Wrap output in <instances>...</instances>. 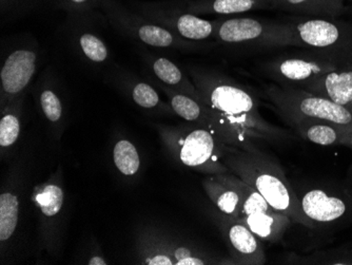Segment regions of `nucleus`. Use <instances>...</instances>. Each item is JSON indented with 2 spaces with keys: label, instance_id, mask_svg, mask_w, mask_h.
Listing matches in <instances>:
<instances>
[{
  "label": "nucleus",
  "instance_id": "f257e3e1",
  "mask_svg": "<svg viewBox=\"0 0 352 265\" xmlns=\"http://www.w3.org/2000/svg\"><path fill=\"white\" fill-rule=\"evenodd\" d=\"M197 92L201 102L212 110L219 126H228L237 136L264 142L286 140L288 134L265 120L258 102L243 86L219 80V77L195 73Z\"/></svg>",
  "mask_w": 352,
  "mask_h": 265
},
{
  "label": "nucleus",
  "instance_id": "f03ea898",
  "mask_svg": "<svg viewBox=\"0 0 352 265\" xmlns=\"http://www.w3.org/2000/svg\"><path fill=\"white\" fill-rule=\"evenodd\" d=\"M243 181L258 191L271 206L307 229H314L302 213L300 200L287 181L285 173L262 152H248L239 166Z\"/></svg>",
  "mask_w": 352,
  "mask_h": 265
},
{
  "label": "nucleus",
  "instance_id": "7ed1b4c3",
  "mask_svg": "<svg viewBox=\"0 0 352 265\" xmlns=\"http://www.w3.org/2000/svg\"><path fill=\"white\" fill-rule=\"evenodd\" d=\"M294 47L352 59V21L318 17L282 19Z\"/></svg>",
  "mask_w": 352,
  "mask_h": 265
},
{
  "label": "nucleus",
  "instance_id": "20e7f679",
  "mask_svg": "<svg viewBox=\"0 0 352 265\" xmlns=\"http://www.w3.org/2000/svg\"><path fill=\"white\" fill-rule=\"evenodd\" d=\"M266 96L290 125L311 120L352 126V112L346 107L304 89L271 85Z\"/></svg>",
  "mask_w": 352,
  "mask_h": 265
},
{
  "label": "nucleus",
  "instance_id": "39448f33",
  "mask_svg": "<svg viewBox=\"0 0 352 265\" xmlns=\"http://www.w3.org/2000/svg\"><path fill=\"white\" fill-rule=\"evenodd\" d=\"M352 59L341 55L302 49L300 52L280 54L267 59L262 70L278 86L304 88L316 77L351 64Z\"/></svg>",
  "mask_w": 352,
  "mask_h": 265
},
{
  "label": "nucleus",
  "instance_id": "423d86ee",
  "mask_svg": "<svg viewBox=\"0 0 352 265\" xmlns=\"http://www.w3.org/2000/svg\"><path fill=\"white\" fill-rule=\"evenodd\" d=\"M213 36L225 45H243L250 48L292 45L289 33L282 19L272 21L248 17L217 19Z\"/></svg>",
  "mask_w": 352,
  "mask_h": 265
},
{
  "label": "nucleus",
  "instance_id": "0eeeda50",
  "mask_svg": "<svg viewBox=\"0 0 352 265\" xmlns=\"http://www.w3.org/2000/svg\"><path fill=\"white\" fill-rule=\"evenodd\" d=\"M130 6L142 17L167 28L188 41H199L209 39L213 36L217 27V19L209 21L189 13L182 5L181 0L132 1Z\"/></svg>",
  "mask_w": 352,
  "mask_h": 265
},
{
  "label": "nucleus",
  "instance_id": "6e6552de",
  "mask_svg": "<svg viewBox=\"0 0 352 265\" xmlns=\"http://www.w3.org/2000/svg\"><path fill=\"white\" fill-rule=\"evenodd\" d=\"M100 8L116 27L129 31L146 45L156 48H185L191 47L193 43L192 41L179 36L167 28L149 21L138 12L131 11V9L124 7L118 0H102Z\"/></svg>",
  "mask_w": 352,
  "mask_h": 265
},
{
  "label": "nucleus",
  "instance_id": "1a4fd4ad",
  "mask_svg": "<svg viewBox=\"0 0 352 265\" xmlns=\"http://www.w3.org/2000/svg\"><path fill=\"white\" fill-rule=\"evenodd\" d=\"M298 200L302 213L314 229L316 225L342 222L352 215V193L346 189L318 186L306 191Z\"/></svg>",
  "mask_w": 352,
  "mask_h": 265
},
{
  "label": "nucleus",
  "instance_id": "9d476101",
  "mask_svg": "<svg viewBox=\"0 0 352 265\" xmlns=\"http://www.w3.org/2000/svg\"><path fill=\"white\" fill-rule=\"evenodd\" d=\"M36 52L17 49L8 55L0 72L3 96H16L29 86L36 70Z\"/></svg>",
  "mask_w": 352,
  "mask_h": 265
},
{
  "label": "nucleus",
  "instance_id": "9b49d317",
  "mask_svg": "<svg viewBox=\"0 0 352 265\" xmlns=\"http://www.w3.org/2000/svg\"><path fill=\"white\" fill-rule=\"evenodd\" d=\"M302 89L329 98L352 112V63L343 68L316 77Z\"/></svg>",
  "mask_w": 352,
  "mask_h": 265
},
{
  "label": "nucleus",
  "instance_id": "f8f14e48",
  "mask_svg": "<svg viewBox=\"0 0 352 265\" xmlns=\"http://www.w3.org/2000/svg\"><path fill=\"white\" fill-rule=\"evenodd\" d=\"M186 11L197 17H228L258 10H272L268 0H181Z\"/></svg>",
  "mask_w": 352,
  "mask_h": 265
},
{
  "label": "nucleus",
  "instance_id": "ddd939ff",
  "mask_svg": "<svg viewBox=\"0 0 352 265\" xmlns=\"http://www.w3.org/2000/svg\"><path fill=\"white\" fill-rule=\"evenodd\" d=\"M271 9L300 17L340 19L346 13L345 0H268Z\"/></svg>",
  "mask_w": 352,
  "mask_h": 265
},
{
  "label": "nucleus",
  "instance_id": "4468645a",
  "mask_svg": "<svg viewBox=\"0 0 352 265\" xmlns=\"http://www.w3.org/2000/svg\"><path fill=\"white\" fill-rule=\"evenodd\" d=\"M179 159L189 167H201L214 158V138L209 130H192L179 140Z\"/></svg>",
  "mask_w": 352,
  "mask_h": 265
},
{
  "label": "nucleus",
  "instance_id": "2eb2a0df",
  "mask_svg": "<svg viewBox=\"0 0 352 265\" xmlns=\"http://www.w3.org/2000/svg\"><path fill=\"white\" fill-rule=\"evenodd\" d=\"M228 240L235 254L247 264H264L266 262L261 239L243 221L229 227Z\"/></svg>",
  "mask_w": 352,
  "mask_h": 265
},
{
  "label": "nucleus",
  "instance_id": "dca6fc26",
  "mask_svg": "<svg viewBox=\"0 0 352 265\" xmlns=\"http://www.w3.org/2000/svg\"><path fill=\"white\" fill-rule=\"evenodd\" d=\"M300 136L320 146L339 145L344 132L352 126H340L327 122H298L292 124Z\"/></svg>",
  "mask_w": 352,
  "mask_h": 265
},
{
  "label": "nucleus",
  "instance_id": "f3484780",
  "mask_svg": "<svg viewBox=\"0 0 352 265\" xmlns=\"http://www.w3.org/2000/svg\"><path fill=\"white\" fill-rule=\"evenodd\" d=\"M152 70L154 75L157 77V80L168 88L187 94L195 100L201 102L197 89L188 82L181 69L176 66L173 61L165 57H158L153 61Z\"/></svg>",
  "mask_w": 352,
  "mask_h": 265
},
{
  "label": "nucleus",
  "instance_id": "a211bd4d",
  "mask_svg": "<svg viewBox=\"0 0 352 265\" xmlns=\"http://www.w3.org/2000/svg\"><path fill=\"white\" fill-rule=\"evenodd\" d=\"M166 91L170 96V105H171L172 110L184 120H188V122L208 120L217 124V118H215L212 110L208 108L203 102H199L191 96L177 92V91L169 90V89Z\"/></svg>",
  "mask_w": 352,
  "mask_h": 265
},
{
  "label": "nucleus",
  "instance_id": "6ab92c4d",
  "mask_svg": "<svg viewBox=\"0 0 352 265\" xmlns=\"http://www.w3.org/2000/svg\"><path fill=\"white\" fill-rule=\"evenodd\" d=\"M19 221V200L12 193L0 195V240L11 238Z\"/></svg>",
  "mask_w": 352,
  "mask_h": 265
},
{
  "label": "nucleus",
  "instance_id": "aec40b11",
  "mask_svg": "<svg viewBox=\"0 0 352 265\" xmlns=\"http://www.w3.org/2000/svg\"><path fill=\"white\" fill-rule=\"evenodd\" d=\"M114 162L120 173L133 176L140 168V157L135 146L128 141H120L114 147Z\"/></svg>",
  "mask_w": 352,
  "mask_h": 265
},
{
  "label": "nucleus",
  "instance_id": "412c9836",
  "mask_svg": "<svg viewBox=\"0 0 352 265\" xmlns=\"http://www.w3.org/2000/svg\"><path fill=\"white\" fill-rule=\"evenodd\" d=\"M229 186L231 189H221L223 187L221 185H217L219 189H217V185L213 186V191H211V195H212L215 204L223 213L239 217L242 211V198L231 184H229Z\"/></svg>",
  "mask_w": 352,
  "mask_h": 265
},
{
  "label": "nucleus",
  "instance_id": "4be33fe9",
  "mask_svg": "<svg viewBox=\"0 0 352 265\" xmlns=\"http://www.w3.org/2000/svg\"><path fill=\"white\" fill-rule=\"evenodd\" d=\"M37 203L47 217L57 215L63 203V191L56 185H47L37 195Z\"/></svg>",
  "mask_w": 352,
  "mask_h": 265
},
{
  "label": "nucleus",
  "instance_id": "5701e85b",
  "mask_svg": "<svg viewBox=\"0 0 352 265\" xmlns=\"http://www.w3.org/2000/svg\"><path fill=\"white\" fill-rule=\"evenodd\" d=\"M79 45L87 59L94 63H102L108 59V49L96 35L85 33L79 39Z\"/></svg>",
  "mask_w": 352,
  "mask_h": 265
},
{
  "label": "nucleus",
  "instance_id": "b1692460",
  "mask_svg": "<svg viewBox=\"0 0 352 265\" xmlns=\"http://www.w3.org/2000/svg\"><path fill=\"white\" fill-rule=\"evenodd\" d=\"M41 110L50 122H58L63 116V104L58 96L51 89H45L39 96Z\"/></svg>",
  "mask_w": 352,
  "mask_h": 265
},
{
  "label": "nucleus",
  "instance_id": "393cba45",
  "mask_svg": "<svg viewBox=\"0 0 352 265\" xmlns=\"http://www.w3.org/2000/svg\"><path fill=\"white\" fill-rule=\"evenodd\" d=\"M132 98L134 103L145 109H153L160 106L161 98L153 87L146 83H138L132 88Z\"/></svg>",
  "mask_w": 352,
  "mask_h": 265
},
{
  "label": "nucleus",
  "instance_id": "a878e982",
  "mask_svg": "<svg viewBox=\"0 0 352 265\" xmlns=\"http://www.w3.org/2000/svg\"><path fill=\"white\" fill-rule=\"evenodd\" d=\"M21 131V124L17 116L14 114H7L0 122V145L3 147L15 143Z\"/></svg>",
  "mask_w": 352,
  "mask_h": 265
},
{
  "label": "nucleus",
  "instance_id": "bb28decb",
  "mask_svg": "<svg viewBox=\"0 0 352 265\" xmlns=\"http://www.w3.org/2000/svg\"><path fill=\"white\" fill-rule=\"evenodd\" d=\"M45 0H0V10L3 15L23 14L37 9Z\"/></svg>",
  "mask_w": 352,
  "mask_h": 265
},
{
  "label": "nucleus",
  "instance_id": "cd10ccee",
  "mask_svg": "<svg viewBox=\"0 0 352 265\" xmlns=\"http://www.w3.org/2000/svg\"><path fill=\"white\" fill-rule=\"evenodd\" d=\"M102 0H57L56 7L72 14H82L100 7Z\"/></svg>",
  "mask_w": 352,
  "mask_h": 265
},
{
  "label": "nucleus",
  "instance_id": "c85d7f7f",
  "mask_svg": "<svg viewBox=\"0 0 352 265\" xmlns=\"http://www.w3.org/2000/svg\"><path fill=\"white\" fill-rule=\"evenodd\" d=\"M146 263L149 265H172L174 264L173 260L167 255H157L147 259Z\"/></svg>",
  "mask_w": 352,
  "mask_h": 265
},
{
  "label": "nucleus",
  "instance_id": "c756f323",
  "mask_svg": "<svg viewBox=\"0 0 352 265\" xmlns=\"http://www.w3.org/2000/svg\"><path fill=\"white\" fill-rule=\"evenodd\" d=\"M339 145L352 148V127L348 128V129L344 132L341 140H340Z\"/></svg>",
  "mask_w": 352,
  "mask_h": 265
},
{
  "label": "nucleus",
  "instance_id": "7c9ffc66",
  "mask_svg": "<svg viewBox=\"0 0 352 265\" xmlns=\"http://www.w3.org/2000/svg\"><path fill=\"white\" fill-rule=\"evenodd\" d=\"M174 256H175V264L179 262V261L183 260V259L188 258V257H191L192 254L190 252L189 249L187 247H179V248L176 249L175 253H174Z\"/></svg>",
  "mask_w": 352,
  "mask_h": 265
},
{
  "label": "nucleus",
  "instance_id": "2f4dec72",
  "mask_svg": "<svg viewBox=\"0 0 352 265\" xmlns=\"http://www.w3.org/2000/svg\"><path fill=\"white\" fill-rule=\"evenodd\" d=\"M205 264V261L201 260V258L197 257L191 256L188 258L183 259V260L179 261L176 263V265H203Z\"/></svg>",
  "mask_w": 352,
  "mask_h": 265
},
{
  "label": "nucleus",
  "instance_id": "473e14b6",
  "mask_svg": "<svg viewBox=\"0 0 352 265\" xmlns=\"http://www.w3.org/2000/svg\"><path fill=\"white\" fill-rule=\"evenodd\" d=\"M89 264L90 265H106V261L104 259L100 258V257H94V258L91 259L89 261Z\"/></svg>",
  "mask_w": 352,
  "mask_h": 265
},
{
  "label": "nucleus",
  "instance_id": "72a5a7b5",
  "mask_svg": "<svg viewBox=\"0 0 352 265\" xmlns=\"http://www.w3.org/2000/svg\"><path fill=\"white\" fill-rule=\"evenodd\" d=\"M345 3L346 5L348 3V6H346V9H347V7L352 8V0H345Z\"/></svg>",
  "mask_w": 352,
  "mask_h": 265
}]
</instances>
